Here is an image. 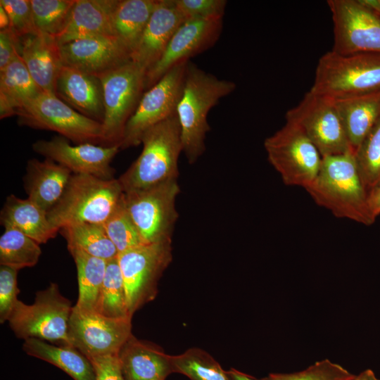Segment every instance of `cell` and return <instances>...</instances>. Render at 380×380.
Wrapping results in <instances>:
<instances>
[{
	"label": "cell",
	"instance_id": "obj_1",
	"mask_svg": "<svg viewBox=\"0 0 380 380\" xmlns=\"http://www.w3.org/2000/svg\"><path fill=\"white\" fill-rule=\"evenodd\" d=\"M319 206L338 218L371 225L367 191L360 177L355 151L323 156L314 182L305 189Z\"/></svg>",
	"mask_w": 380,
	"mask_h": 380
},
{
	"label": "cell",
	"instance_id": "obj_2",
	"mask_svg": "<svg viewBox=\"0 0 380 380\" xmlns=\"http://www.w3.org/2000/svg\"><path fill=\"white\" fill-rule=\"evenodd\" d=\"M236 87L234 82L220 80L188 62L177 114L182 151L189 163H195L205 150V139L210 129L207 120L210 110Z\"/></svg>",
	"mask_w": 380,
	"mask_h": 380
},
{
	"label": "cell",
	"instance_id": "obj_3",
	"mask_svg": "<svg viewBox=\"0 0 380 380\" xmlns=\"http://www.w3.org/2000/svg\"><path fill=\"white\" fill-rule=\"evenodd\" d=\"M141 144L140 155L118 178L124 193L177 180L178 160L182 151L177 114L148 129Z\"/></svg>",
	"mask_w": 380,
	"mask_h": 380
},
{
	"label": "cell",
	"instance_id": "obj_4",
	"mask_svg": "<svg viewBox=\"0 0 380 380\" xmlns=\"http://www.w3.org/2000/svg\"><path fill=\"white\" fill-rule=\"evenodd\" d=\"M124 194L118 179L72 174L62 197L47 213V217L58 232L72 224H102L122 201Z\"/></svg>",
	"mask_w": 380,
	"mask_h": 380
},
{
	"label": "cell",
	"instance_id": "obj_5",
	"mask_svg": "<svg viewBox=\"0 0 380 380\" xmlns=\"http://www.w3.org/2000/svg\"><path fill=\"white\" fill-rule=\"evenodd\" d=\"M310 91L332 100L380 93V53H325Z\"/></svg>",
	"mask_w": 380,
	"mask_h": 380
},
{
	"label": "cell",
	"instance_id": "obj_6",
	"mask_svg": "<svg viewBox=\"0 0 380 380\" xmlns=\"http://www.w3.org/2000/svg\"><path fill=\"white\" fill-rule=\"evenodd\" d=\"M72 307L56 283L37 291L31 305L18 300L8 319L16 337L39 338L51 343L69 345L68 327Z\"/></svg>",
	"mask_w": 380,
	"mask_h": 380
},
{
	"label": "cell",
	"instance_id": "obj_7",
	"mask_svg": "<svg viewBox=\"0 0 380 380\" xmlns=\"http://www.w3.org/2000/svg\"><path fill=\"white\" fill-rule=\"evenodd\" d=\"M146 74L144 68L130 60L98 77L103 91L104 143L120 145L144 93Z\"/></svg>",
	"mask_w": 380,
	"mask_h": 380
},
{
	"label": "cell",
	"instance_id": "obj_8",
	"mask_svg": "<svg viewBox=\"0 0 380 380\" xmlns=\"http://www.w3.org/2000/svg\"><path fill=\"white\" fill-rule=\"evenodd\" d=\"M267 159L287 186L306 189L315 179L322 156L296 124L285 125L264 141Z\"/></svg>",
	"mask_w": 380,
	"mask_h": 380
},
{
	"label": "cell",
	"instance_id": "obj_9",
	"mask_svg": "<svg viewBox=\"0 0 380 380\" xmlns=\"http://www.w3.org/2000/svg\"><path fill=\"white\" fill-rule=\"evenodd\" d=\"M16 115L19 125L53 131L75 144L104 143L102 123L79 113L56 94L42 92Z\"/></svg>",
	"mask_w": 380,
	"mask_h": 380
},
{
	"label": "cell",
	"instance_id": "obj_10",
	"mask_svg": "<svg viewBox=\"0 0 380 380\" xmlns=\"http://www.w3.org/2000/svg\"><path fill=\"white\" fill-rule=\"evenodd\" d=\"M171 243L172 239L144 243L118 254L132 317L144 304L155 298L158 281L172 260Z\"/></svg>",
	"mask_w": 380,
	"mask_h": 380
},
{
	"label": "cell",
	"instance_id": "obj_11",
	"mask_svg": "<svg viewBox=\"0 0 380 380\" xmlns=\"http://www.w3.org/2000/svg\"><path fill=\"white\" fill-rule=\"evenodd\" d=\"M189 61H183L174 66L143 94L126 125L120 144V149L141 144L142 137L148 129L177 114Z\"/></svg>",
	"mask_w": 380,
	"mask_h": 380
},
{
	"label": "cell",
	"instance_id": "obj_12",
	"mask_svg": "<svg viewBox=\"0 0 380 380\" xmlns=\"http://www.w3.org/2000/svg\"><path fill=\"white\" fill-rule=\"evenodd\" d=\"M179 191L177 180H172L125 193L128 214L146 243L172 239L178 218L175 201Z\"/></svg>",
	"mask_w": 380,
	"mask_h": 380
},
{
	"label": "cell",
	"instance_id": "obj_13",
	"mask_svg": "<svg viewBox=\"0 0 380 380\" xmlns=\"http://www.w3.org/2000/svg\"><path fill=\"white\" fill-rule=\"evenodd\" d=\"M286 120L298 125L322 157L354 151L331 99L309 91L296 106L286 112Z\"/></svg>",
	"mask_w": 380,
	"mask_h": 380
},
{
	"label": "cell",
	"instance_id": "obj_14",
	"mask_svg": "<svg viewBox=\"0 0 380 380\" xmlns=\"http://www.w3.org/2000/svg\"><path fill=\"white\" fill-rule=\"evenodd\" d=\"M132 334V318H110L95 310L72 307L68 341L88 359L118 355Z\"/></svg>",
	"mask_w": 380,
	"mask_h": 380
},
{
	"label": "cell",
	"instance_id": "obj_15",
	"mask_svg": "<svg viewBox=\"0 0 380 380\" xmlns=\"http://www.w3.org/2000/svg\"><path fill=\"white\" fill-rule=\"evenodd\" d=\"M334 23L331 51L342 55L380 53V15L360 0L327 1Z\"/></svg>",
	"mask_w": 380,
	"mask_h": 380
},
{
	"label": "cell",
	"instance_id": "obj_16",
	"mask_svg": "<svg viewBox=\"0 0 380 380\" xmlns=\"http://www.w3.org/2000/svg\"><path fill=\"white\" fill-rule=\"evenodd\" d=\"M32 149L51 159L72 174L89 175L103 179H113L115 170L110 163L120 150L119 144L99 146L91 143L70 144L67 139L55 136L49 140H38Z\"/></svg>",
	"mask_w": 380,
	"mask_h": 380
},
{
	"label": "cell",
	"instance_id": "obj_17",
	"mask_svg": "<svg viewBox=\"0 0 380 380\" xmlns=\"http://www.w3.org/2000/svg\"><path fill=\"white\" fill-rule=\"evenodd\" d=\"M222 27L223 18L186 20L176 31L159 61L147 70L145 90L178 63L211 48L218 40Z\"/></svg>",
	"mask_w": 380,
	"mask_h": 380
},
{
	"label": "cell",
	"instance_id": "obj_18",
	"mask_svg": "<svg viewBox=\"0 0 380 380\" xmlns=\"http://www.w3.org/2000/svg\"><path fill=\"white\" fill-rule=\"evenodd\" d=\"M63 65L99 77L131 60L115 37H97L59 44Z\"/></svg>",
	"mask_w": 380,
	"mask_h": 380
},
{
	"label": "cell",
	"instance_id": "obj_19",
	"mask_svg": "<svg viewBox=\"0 0 380 380\" xmlns=\"http://www.w3.org/2000/svg\"><path fill=\"white\" fill-rule=\"evenodd\" d=\"M185 21L174 0H158L140 40L132 53L131 60L147 72L159 61L173 35Z\"/></svg>",
	"mask_w": 380,
	"mask_h": 380
},
{
	"label": "cell",
	"instance_id": "obj_20",
	"mask_svg": "<svg viewBox=\"0 0 380 380\" xmlns=\"http://www.w3.org/2000/svg\"><path fill=\"white\" fill-rule=\"evenodd\" d=\"M56 95L79 113L102 123L103 99L98 77L63 65L57 78Z\"/></svg>",
	"mask_w": 380,
	"mask_h": 380
},
{
	"label": "cell",
	"instance_id": "obj_21",
	"mask_svg": "<svg viewBox=\"0 0 380 380\" xmlns=\"http://www.w3.org/2000/svg\"><path fill=\"white\" fill-rule=\"evenodd\" d=\"M118 357L125 380H165L173 372L172 355L133 334L122 346Z\"/></svg>",
	"mask_w": 380,
	"mask_h": 380
},
{
	"label": "cell",
	"instance_id": "obj_22",
	"mask_svg": "<svg viewBox=\"0 0 380 380\" xmlns=\"http://www.w3.org/2000/svg\"><path fill=\"white\" fill-rule=\"evenodd\" d=\"M20 56L34 82L46 93L56 94L58 76L63 66L59 44L43 33L20 38Z\"/></svg>",
	"mask_w": 380,
	"mask_h": 380
},
{
	"label": "cell",
	"instance_id": "obj_23",
	"mask_svg": "<svg viewBox=\"0 0 380 380\" xmlns=\"http://www.w3.org/2000/svg\"><path fill=\"white\" fill-rule=\"evenodd\" d=\"M116 2L117 0H76L64 30L56 37L58 43L115 37L112 13Z\"/></svg>",
	"mask_w": 380,
	"mask_h": 380
},
{
	"label": "cell",
	"instance_id": "obj_24",
	"mask_svg": "<svg viewBox=\"0 0 380 380\" xmlns=\"http://www.w3.org/2000/svg\"><path fill=\"white\" fill-rule=\"evenodd\" d=\"M72 175L67 167L49 158L28 160L23 179L27 198L47 213L62 197Z\"/></svg>",
	"mask_w": 380,
	"mask_h": 380
},
{
	"label": "cell",
	"instance_id": "obj_25",
	"mask_svg": "<svg viewBox=\"0 0 380 380\" xmlns=\"http://www.w3.org/2000/svg\"><path fill=\"white\" fill-rule=\"evenodd\" d=\"M43 91L34 82L20 53L0 70V118L16 115L18 110Z\"/></svg>",
	"mask_w": 380,
	"mask_h": 380
},
{
	"label": "cell",
	"instance_id": "obj_26",
	"mask_svg": "<svg viewBox=\"0 0 380 380\" xmlns=\"http://www.w3.org/2000/svg\"><path fill=\"white\" fill-rule=\"evenodd\" d=\"M4 227L15 228L38 243H45L58 232L50 224L47 213L29 198L23 199L13 194L6 198L1 212Z\"/></svg>",
	"mask_w": 380,
	"mask_h": 380
},
{
	"label": "cell",
	"instance_id": "obj_27",
	"mask_svg": "<svg viewBox=\"0 0 380 380\" xmlns=\"http://www.w3.org/2000/svg\"><path fill=\"white\" fill-rule=\"evenodd\" d=\"M334 101L349 143L355 151L380 118V93Z\"/></svg>",
	"mask_w": 380,
	"mask_h": 380
},
{
	"label": "cell",
	"instance_id": "obj_28",
	"mask_svg": "<svg viewBox=\"0 0 380 380\" xmlns=\"http://www.w3.org/2000/svg\"><path fill=\"white\" fill-rule=\"evenodd\" d=\"M23 348L27 355L53 365L74 380H96L91 361L72 346L30 338L25 340Z\"/></svg>",
	"mask_w": 380,
	"mask_h": 380
},
{
	"label": "cell",
	"instance_id": "obj_29",
	"mask_svg": "<svg viewBox=\"0 0 380 380\" xmlns=\"http://www.w3.org/2000/svg\"><path fill=\"white\" fill-rule=\"evenodd\" d=\"M157 3L158 0H117L112 13L114 35L131 56Z\"/></svg>",
	"mask_w": 380,
	"mask_h": 380
},
{
	"label": "cell",
	"instance_id": "obj_30",
	"mask_svg": "<svg viewBox=\"0 0 380 380\" xmlns=\"http://www.w3.org/2000/svg\"><path fill=\"white\" fill-rule=\"evenodd\" d=\"M77 273L78 299L76 305L95 310L104 280L107 260L90 255L82 251L70 249Z\"/></svg>",
	"mask_w": 380,
	"mask_h": 380
},
{
	"label": "cell",
	"instance_id": "obj_31",
	"mask_svg": "<svg viewBox=\"0 0 380 380\" xmlns=\"http://www.w3.org/2000/svg\"><path fill=\"white\" fill-rule=\"evenodd\" d=\"M67 241L68 248L82 251L90 255L110 260L118 255L103 227L100 224L82 223L64 227L59 230Z\"/></svg>",
	"mask_w": 380,
	"mask_h": 380
},
{
	"label": "cell",
	"instance_id": "obj_32",
	"mask_svg": "<svg viewBox=\"0 0 380 380\" xmlns=\"http://www.w3.org/2000/svg\"><path fill=\"white\" fill-rule=\"evenodd\" d=\"M100 315L110 318H132L118 257L107 261L104 280L95 308Z\"/></svg>",
	"mask_w": 380,
	"mask_h": 380
},
{
	"label": "cell",
	"instance_id": "obj_33",
	"mask_svg": "<svg viewBox=\"0 0 380 380\" xmlns=\"http://www.w3.org/2000/svg\"><path fill=\"white\" fill-rule=\"evenodd\" d=\"M39 245L22 232L5 227L0 238V265L18 270L33 267L42 254Z\"/></svg>",
	"mask_w": 380,
	"mask_h": 380
},
{
	"label": "cell",
	"instance_id": "obj_34",
	"mask_svg": "<svg viewBox=\"0 0 380 380\" xmlns=\"http://www.w3.org/2000/svg\"><path fill=\"white\" fill-rule=\"evenodd\" d=\"M173 372L182 374L191 380H233L228 371L208 353L190 348L182 354L172 356Z\"/></svg>",
	"mask_w": 380,
	"mask_h": 380
},
{
	"label": "cell",
	"instance_id": "obj_35",
	"mask_svg": "<svg viewBox=\"0 0 380 380\" xmlns=\"http://www.w3.org/2000/svg\"><path fill=\"white\" fill-rule=\"evenodd\" d=\"M76 0H30L33 18L39 33L58 37L64 30Z\"/></svg>",
	"mask_w": 380,
	"mask_h": 380
},
{
	"label": "cell",
	"instance_id": "obj_36",
	"mask_svg": "<svg viewBox=\"0 0 380 380\" xmlns=\"http://www.w3.org/2000/svg\"><path fill=\"white\" fill-rule=\"evenodd\" d=\"M355 158L368 192L380 182V118L355 150Z\"/></svg>",
	"mask_w": 380,
	"mask_h": 380
},
{
	"label": "cell",
	"instance_id": "obj_37",
	"mask_svg": "<svg viewBox=\"0 0 380 380\" xmlns=\"http://www.w3.org/2000/svg\"><path fill=\"white\" fill-rule=\"evenodd\" d=\"M102 225L118 254L146 243L128 214L125 194L122 201Z\"/></svg>",
	"mask_w": 380,
	"mask_h": 380
},
{
	"label": "cell",
	"instance_id": "obj_38",
	"mask_svg": "<svg viewBox=\"0 0 380 380\" xmlns=\"http://www.w3.org/2000/svg\"><path fill=\"white\" fill-rule=\"evenodd\" d=\"M272 380H351L355 375L329 359L317 361L304 370L293 373H270Z\"/></svg>",
	"mask_w": 380,
	"mask_h": 380
},
{
	"label": "cell",
	"instance_id": "obj_39",
	"mask_svg": "<svg viewBox=\"0 0 380 380\" xmlns=\"http://www.w3.org/2000/svg\"><path fill=\"white\" fill-rule=\"evenodd\" d=\"M0 5L7 12L11 31L19 38L36 34L30 0H0Z\"/></svg>",
	"mask_w": 380,
	"mask_h": 380
},
{
	"label": "cell",
	"instance_id": "obj_40",
	"mask_svg": "<svg viewBox=\"0 0 380 380\" xmlns=\"http://www.w3.org/2000/svg\"><path fill=\"white\" fill-rule=\"evenodd\" d=\"M177 8L186 20L223 18L225 0H174Z\"/></svg>",
	"mask_w": 380,
	"mask_h": 380
},
{
	"label": "cell",
	"instance_id": "obj_41",
	"mask_svg": "<svg viewBox=\"0 0 380 380\" xmlns=\"http://www.w3.org/2000/svg\"><path fill=\"white\" fill-rule=\"evenodd\" d=\"M18 270L0 267V322L8 321L14 305L18 300L20 290L17 286Z\"/></svg>",
	"mask_w": 380,
	"mask_h": 380
},
{
	"label": "cell",
	"instance_id": "obj_42",
	"mask_svg": "<svg viewBox=\"0 0 380 380\" xmlns=\"http://www.w3.org/2000/svg\"><path fill=\"white\" fill-rule=\"evenodd\" d=\"M95 370L96 380H125L118 355L89 359Z\"/></svg>",
	"mask_w": 380,
	"mask_h": 380
},
{
	"label": "cell",
	"instance_id": "obj_43",
	"mask_svg": "<svg viewBox=\"0 0 380 380\" xmlns=\"http://www.w3.org/2000/svg\"><path fill=\"white\" fill-rule=\"evenodd\" d=\"M20 51V38L9 29L0 30V70L9 64Z\"/></svg>",
	"mask_w": 380,
	"mask_h": 380
},
{
	"label": "cell",
	"instance_id": "obj_44",
	"mask_svg": "<svg viewBox=\"0 0 380 380\" xmlns=\"http://www.w3.org/2000/svg\"><path fill=\"white\" fill-rule=\"evenodd\" d=\"M367 205L369 213L375 221L380 215V182L368 191Z\"/></svg>",
	"mask_w": 380,
	"mask_h": 380
},
{
	"label": "cell",
	"instance_id": "obj_45",
	"mask_svg": "<svg viewBox=\"0 0 380 380\" xmlns=\"http://www.w3.org/2000/svg\"><path fill=\"white\" fill-rule=\"evenodd\" d=\"M233 380H272L270 376L258 379L253 376L240 372L234 368L228 371Z\"/></svg>",
	"mask_w": 380,
	"mask_h": 380
},
{
	"label": "cell",
	"instance_id": "obj_46",
	"mask_svg": "<svg viewBox=\"0 0 380 380\" xmlns=\"http://www.w3.org/2000/svg\"><path fill=\"white\" fill-rule=\"evenodd\" d=\"M10 28V20L8 15L3 6L0 5V30H6Z\"/></svg>",
	"mask_w": 380,
	"mask_h": 380
},
{
	"label": "cell",
	"instance_id": "obj_47",
	"mask_svg": "<svg viewBox=\"0 0 380 380\" xmlns=\"http://www.w3.org/2000/svg\"><path fill=\"white\" fill-rule=\"evenodd\" d=\"M351 380H380V379L376 376L374 372L372 369H367L360 372L358 375H355V376Z\"/></svg>",
	"mask_w": 380,
	"mask_h": 380
},
{
	"label": "cell",
	"instance_id": "obj_48",
	"mask_svg": "<svg viewBox=\"0 0 380 380\" xmlns=\"http://www.w3.org/2000/svg\"><path fill=\"white\" fill-rule=\"evenodd\" d=\"M360 1L380 15V0H360Z\"/></svg>",
	"mask_w": 380,
	"mask_h": 380
}]
</instances>
